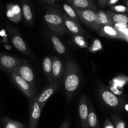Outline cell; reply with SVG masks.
I'll return each instance as SVG.
<instances>
[{
  "label": "cell",
  "mask_w": 128,
  "mask_h": 128,
  "mask_svg": "<svg viewBox=\"0 0 128 128\" xmlns=\"http://www.w3.org/2000/svg\"><path fill=\"white\" fill-rule=\"evenodd\" d=\"M98 33L100 36H104V37L110 38L113 39H118V40H124V41H127L128 38L126 36L121 33L120 31H119L116 28L113 26H110V25H106V26H102L100 27L99 30H98Z\"/></svg>",
  "instance_id": "cell-11"
},
{
  "label": "cell",
  "mask_w": 128,
  "mask_h": 128,
  "mask_svg": "<svg viewBox=\"0 0 128 128\" xmlns=\"http://www.w3.org/2000/svg\"><path fill=\"white\" fill-rule=\"evenodd\" d=\"M51 41L52 42V44L53 47L54 48V50L56 52L60 54H64L66 53V49L64 44L61 41V40L55 35L52 34L50 36Z\"/></svg>",
  "instance_id": "cell-22"
},
{
  "label": "cell",
  "mask_w": 128,
  "mask_h": 128,
  "mask_svg": "<svg viewBox=\"0 0 128 128\" xmlns=\"http://www.w3.org/2000/svg\"><path fill=\"white\" fill-rule=\"evenodd\" d=\"M21 5L24 19L28 24L32 25L33 23V14L30 2L28 0H21Z\"/></svg>",
  "instance_id": "cell-17"
},
{
  "label": "cell",
  "mask_w": 128,
  "mask_h": 128,
  "mask_svg": "<svg viewBox=\"0 0 128 128\" xmlns=\"http://www.w3.org/2000/svg\"><path fill=\"white\" fill-rule=\"evenodd\" d=\"M52 82H60L62 77L64 69L62 62L57 57L52 58Z\"/></svg>",
  "instance_id": "cell-15"
},
{
  "label": "cell",
  "mask_w": 128,
  "mask_h": 128,
  "mask_svg": "<svg viewBox=\"0 0 128 128\" xmlns=\"http://www.w3.org/2000/svg\"><path fill=\"white\" fill-rule=\"evenodd\" d=\"M102 49V46L99 40L96 39L93 41L92 44L89 48V50L92 52H96L99 51H101Z\"/></svg>",
  "instance_id": "cell-29"
},
{
  "label": "cell",
  "mask_w": 128,
  "mask_h": 128,
  "mask_svg": "<svg viewBox=\"0 0 128 128\" xmlns=\"http://www.w3.org/2000/svg\"><path fill=\"white\" fill-rule=\"evenodd\" d=\"M66 1H68L69 2H70V1H71V0H66Z\"/></svg>",
  "instance_id": "cell-36"
},
{
  "label": "cell",
  "mask_w": 128,
  "mask_h": 128,
  "mask_svg": "<svg viewBox=\"0 0 128 128\" xmlns=\"http://www.w3.org/2000/svg\"><path fill=\"white\" fill-rule=\"evenodd\" d=\"M78 112L82 128H88L87 121L89 114V106L87 98L84 94H82L80 98L78 106Z\"/></svg>",
  "instance_id": "cell-12"
},
{
  "label": "cell",
  "mask_w": 128,
  "mask_h": 128,
  "mask_svg": "<svg viewBox=\"0 0 128 128\" xmlns=\"http://www.w3.org/2000/svg\"><path fill=\"white\" fill-rule=\"evenodd\" d=\"M44 2L48 4L51 5V6H55L56 5L58 0H42Z\"/></svg>",
  "instance_id": "cell-33"
},
{
  "label": "cell",
  "mask_w": 128,
  "mask_h": 128,
  "mask_svg": "<svg viewBox=\"0 0 128 128\" xmlns=\"http://www.w3.org/2000/svg\"><path fill=\"white\" fill-rule=\"evenodd\" d=\"M44 20L54 33L62 35L68 32L64 23L62 15L52 8H48L44 16Z\"/></svg>",
  "instance_id": "cell-2"
},
{
  "label": "cell",
  "mask_w": 128,
  "mask_h": 128,
  "mask_svg": "<svg viewBox=\"0 0 128 128\" xmlns=\"http://www.w3.org/2000/svg\"><path fill=\"white\" fill-rule=\"evenodd\" d=\"M60 128H70L69 120H68V119H66V120L62 122V124L61 125V126H60Z\"/></svg>",
  "instance_id": "cell-32"
},
{
  "label": "cell",
  "mask_w": 128,
  "mask_h": 128,
  "mask_svg": "<svg viewBox=\"0 0 128 128\" xmlns=\"http://www.w3.org/2000/svg\"><path fill=\"white\" fill-rule=\"evenodd\" d=\"M62 78L66 98L69 101L77 91L80 84L79 68L73 61H66Z\"/></svg>",
  "instance_id": "cell-1"
},
{
  "label": "cell",
  "mask_w": 128,
  "mask_h": 128,
  "mask_svg": "<svg viewBox=\"0 0 128 128\" xmlns=\"http://www.w3.org/2000/svg\"><path fill=\"white\" fill-rule=\"evenodd\" d=\"M41 109L36 98L31 100L30 104V128H36L40 118Z\"/></svg>",
  "instance_id": "cell-10"
},
{
  "label": "cell",
  "mask_w": 128,
  "mask_h": 128,
  "mask_svg": "<svg viewBox=\"0 0 128 128\" xmlns=\"http://www.w3.org/2000/svg\"><path fill=\"white\" fill-rule=\"evenodd\" d=\"M100 97L105 105L110 108L121 111L124 108V100L111 92L109 88L101 86L100 89Z\"/></svg>",
  "instance_id": "cell-3"
},
{
  "label": "cell",
  "mask_w": 128,
  "mask_h": 128,
  "mask_svg": "<svg viewBox=\"0 0 128 128\" xmlns=\"http://www.w3.org/2000/svg\"><path fill=\"white\" fill-rule=\"evenodd\" d=\"M62 15L65 27L67 31H68L71 34V35H82L83 36L84 31L81 28L80 23L71 20L65 14Z\"/></svg>",
  "instance_id": "cell-13"
},
{
  "label": "cell",
  "mask_w": 128,
  "mask_h": 128,
  "mask_svg": "<svg viewBox=\"0 0 128 128\" xmlns=\"http://www.w3.org/2000/svg\"><path fill=\"white\" fill-rule=\"evenodd\" d=\"M110 0H98V2L99 5L100 6L101 8H104L105 6H106L108 2Z\"/></svg>",
  "instance_id": "cell-31"
},
{
  "label": "cell",
  "mask_w": 128,
  "mask_h": 128,
  "mask_svg": "<svg viewBox=\"0 0 128 128\" xmlns=\"http://www.w3.org/2000/svg\"><path fill=\"white\" fill-rule=\"evenodd\" d=\"M107 13L113 24L128 25V13H117L111 10L108 11Z\"/></svg>",
  "instance_id": "cell-18"
},
{
  "label": "cell",
  "mask_w": 128,
  "mask_h": 128,
  "mask_svg": "<svg viewBox=\"0 0 128 128\" xmlns=\"http://www.w3.org/2000/svg\"><path fill=\"white\" fill-rule=\"evenodd\" d=\"M9 33L10 36V41L12 46L23 54L28 56H31V54L30 49L28 47L25 41L21 37L20 34L13 28L10 27L9 29Z\"/></svg>",
  "instance_id": "cell-6"
},
{
  "label": "cell",
  "mask_w": 128,
  "mask_h": 128,
  "mask_svg": "<svg viewBox=\"0 0 128 128\" xmlns=\"http://www.w3.org/2000/svg\"><path fill=\"white\" fill-rule=\"evenodd\" d=\"M59 86H60V82H52V83L48 85L46 88H44V89L41 91V92L38 96L35 97L38 103L39 104L40 108H41V110H43L46 102L48 101V100L51 97V96L54 93Z\"/></svg>",
  "instance_id": "cell-8"
},
{
  "label": "cell",
  "mask_w": 128,
  "mask_h": 128,
  "mask_svg": "<svg viewBox=\"0 0 128 128\" xmlns=\"http://www.w3.org/2000/svg\"><path fill=\"white\" fill-rule=\"evenodd\" d=\"M125 3V6H126L128 8V0H124Z\"/></svg>",
  "instance_id": "cell-35"
},
{
  "label": "cell",
  "mask_w": 128,
  "mask_h": 128,
  "mask_svg": "<svg viewBox=\"0 0 128 128\" xmlns=\"http://www.w3.org/2000/svg\"><path fill=\"white\" fill-rule=\"evenodd\" d=\"M26 61L23 59L0 52V68L8 73H11L18 66Z\"/></svg>",
  "instance_id": "cell-5"
},
{
  "label": "cell",
  "mask_w": 128,
  "mask_h": 128,
  "mask_svg": "<svg viewBox=\"0 0 128 128\" xmlns=\"http://www.w3.org/2000/svg\"><path fill=\"white\" fill-rule=\"evenodd\" d=\"M103 128H114V126L113 123L109 119H106L104 124Z\"/></svg>",
  "instance_id": "cell-30"
},
{
  "label": "cell",
  "mask_w": 128,
  "mask_h": 128,
  "mask_svg": "<svg viewBox=\"0 0 128 128\" xmlns=\"http://www.w3.org/2000/svg\"><path fill=\"white\" fill-rule=\"evenodd\" d=\"M11 76L12 81L18 88L28 98L32 100L36 97V90L32 88L30 83L21 78L16 71H12L11 73Z\"/></svg>",
  "instance_id": "cell-4"
},
{
  "label": "cell",
  "mask_w": 128,
  "mask_h": 128,
  "mask_svg": "<svg viewBox=\"0 0 128 128\" xmlns=\"http://www.w3.org/2000/svg\"><path fill=\"white\" fill-rule=\"evenodd\" d=\"M119 1H120V0H110V1H108V2L106 6H110H110H114V5L116 4Z\"/></svg>",
  "instance_id": "cell-34"
},
{
  "label": "cell",
  "mask_w": 128,
  "mask_h": 128,
  "mask_svg": "<svg viewBox=\"0 0 128 128\" xmlns=\"http://www.w3.org/2000/svg\"><path fill=\"white\" fill-rule=\"evenodd\" d=\"M111 119L112 120L114 128H126V123L120 117L117 115H112Z\"/></svg>",
  "instance_id": "cell-27"
},
{
  "label": "cell",
  "mask_w": 128,
  "mask_h": 128,
  "mask_svg": "<svg viewBox=\"0 0 128 128\" xmlns=\"http://www.w3.org/2000/svg\"><path fill=\"white\" fill-rule=\"evenodd\" d=\"M14 71H16L21 78L29 82L32 88L35 90L34 75L31 68L27 63V61L20 64Z\"/></svg>",
  "instance_id": "cell-9"
},
{
  "label": "cell",
  "mask_w": 128,
  "mask_h": 128,
  "mask_svg": "<svg viewBox=\"0 0 128 128\" xmlns=\"http://www.w3.org/2000/svg\"><path fill=\"white\" fill-rule=\"evenodd\" d=\"M111 11L117 13H128V8L125 5L115 4L114 6H110Z\"/></svg>",
  "instance_id": "cell-28"
},
{
  "label": "cell",
  "mask_w": 128,
  "mask_h": 128,
  "mask_svg": "<svg viewBox=\"0 0 128 128\" xmlns=\"http://www.w3.org/2000/svg\"><path fill=\"white\" fill-rule=\"evenodd\" d=\"M127 41V42H128V40H127V41Z\"/></svg>",
  "instance_id": "cell-37"
},
{
  "label": "cell",
  "mask_w": 128,
  "mask_h": 128,
  "mask_svg": "<svg viewBox=\"0 0 128 128\" xmlns=\"http://www.w3.org/2000/svg\"><path fill=\"white\" fill-rule=\"evenodd\" d=\"M6 16L11 21L15 23H19L21 21L22 16L21 7L17 4H8Z\"/></svg>",
  "instance_id": "cell-14"
},
{
  "label": "cell",
  "mask_w": 128,
  "mask_h": 128,
  "mask_svg": "<svg viewBox=\"0 0 128 128\" xmlns=\"http://www.w3.org/2000/svg\"><path fill=\"white\" fill-rule=\"evenodd\" d=\"M72 39L73 42L78 47L81 48H86L88 46L86 39L82 35H72Z\"/></svg>",
  "instance_id": "cell-26"
},
{
  "label": "cell",
  "mask_w": 128,
  "mask_h": 128,
  "mask_svg": "<svg viewBox=\"0 0 128 128\" xmlns=\"http://www.w3.org/2000/svg\"><path fill=\"white\" fill-rule=\"evenodd\" d=\"M42 69L45 76L49 82H52V58L46 56L42 61Z\"/></svg>",
  "instance_id": "cell-20"
},
{
  "label": "cell",
  "mask_w": 128,
  "mask_h": 128,
  "mask_svg": "<svg viewBox=\"0 0 128 128\" xmlns=\"http://www.w3.org/2000/svg\"><path fill=\"white\" fill-rule=\"evenodd\" d=\"M87 123L88 128H99V122L97 115L92 105H90L89 107V114Z\"/></svg>",
  "instance_id": "cell-21"
},
{
  "label": "cell",
  "mask_w": 128,
  "mask_h": 128,
  "mask_svg": "<svg viewBox=\"0 0 128 128\" xmlns=\"http://www.w3.org/2000/svg\"><path fill=\"white\" fill-rule=\"evenodd\" d=\"M62 8H63V10L65 12V14L67 16H68L70 18H71V20H74L76 22H79V17L78 16L77 13L75 11V10L71 6L70 4L67 3H64L62 4Z\"/></svg>",
  "instance_id": "cell-24"
},
{
  "label": "cell",
  "mask_w": 128,
  "mask_h": 128,
  "mask_svg": "<svg viewBox=\"0 0 128 128\" xmlns=\"http://www.w3.org/2000/svg\"><path fill=\"white\" fill-rule=\"evenodd\" d=\"M128 82V76L125 75H119L114 78L110 82V86H114L119 89H122Z\"/></svg>",
  "instance_id": "cell-23"
},
{
  "label": "cell",
  "mask_w": 128,
  "mask_h": 128,
  "mask_svg": "<svg viewBox=\"0 0 128 128\" xmlns=\"http://www.w3.org/2000/svg\"><path fill=\"white\" fill-rule=\"evenodd\" d=\"M70 4L72 8L80 10H97L93 0H71Z\"/></svg>",
  "instance_id": "cell-16"
},
{
  "label": "cell",
  "mask_w": 128,
  "mask_h": 128,
  "mask_svg": "<svg viewBox=\"0 0 128 128\" xmlns=\"http://www.w3.org/2000/svg\"><path fill=\"white\" fill-rule=\"evenodd\" d=\"M3 128H24L22 123L5 117L2 119Z\"/></svg>",
  "instance_id": "cell-25"
},
{
  "label": "cell",
  "mask_w": 128,
  "mask_h": 128,
  "mask_svg": "<svg viewBox=\"0 0 128 128\" xmlns=\"http://www.w3.org/2000/svg\"><path fill=\"white\" fill-rule=\"evenodd\" d=\"M77 13L79 18L87 26L92 30L98 31L100 28L96 23V13L97 10H80L74 8Z\"/></svg>",
  "instance_id": "cell-7"
},
{
  "label": "cell",
  "mask_w": 128,
  "mask_h": 128,
  "mask_svg": "<svg viewBox=\"0 0 128 128\" xmlns=\"http://www.w3.org/2000/svg\"><path fill=\"white\" fill-rule=\"evenodd\" d=\"M96 23L98 25L99 27L102 26H113L114 24L111 21L110 16L107 12L103 10H99L96 13Z\"/></svg>",
  "instance_id": "cell-19"
}]
</instances>
